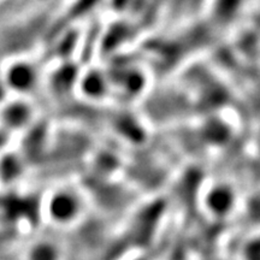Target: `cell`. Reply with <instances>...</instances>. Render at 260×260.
<instances>
[{
	"label": "cell",
	"mask_w": 260,
	"mask_h": 260,
	"mask_svg": "<svg viewBox=\"0 0 260 260\" xmlns=\"http://www.w3.org/2000/svg\"><path fill=\"white\" fill-rule=\"evenodd\" d=\"M0 80L11 96L29 99L39 83V69L30 58L12 57L3 65Z\"/></svg>",
	"instance_id": "1"
},
{
	"label": "cell",
	"mask_w": 260,
	"mask_h": 260,
	"mask_svg": "<svg viewBox=\"0 0 260 260\" xmlns=\"http://www.w3.org/2000/svg\"><path fill=\"white\" fill-rule=\"evenodd\" d=\"M81 211V203L73 189H57L48 194L45 213L50 223L65 226L75 223Z\"/></svg>",
	"instance_id": "2"
},
{
	"label": "cell",
	"mask_w": 260,
	"mask_h": 260,
	"mask_svg": "<svg viewBox=\"0 0 260 260\" xmlns=\"http://www.w3.org/2000/svg\"><path fill=\"white\" fill-rule=\"evenodd\" d=\"M30 115L28 99L11 96V99L0 105V128L18 132L30 123Z\"/></svg>",
	"instance_id": "3"
},
{
	"label": "cell",
	"mask_w": 260,
	"mask_h": 260,
	"mask_svg": "<svg viewBox=\"0 0 260 260\" xmlns=\"http://www.w3.org/2000/svg\"><path fill=\"white\" fill-rule=\"evenodd\" d=\"M63 253L59 246L51 240H38L28 247L24 260H61Z\"/></svg>",
	"instance_id": "4"
}]
</instances>
